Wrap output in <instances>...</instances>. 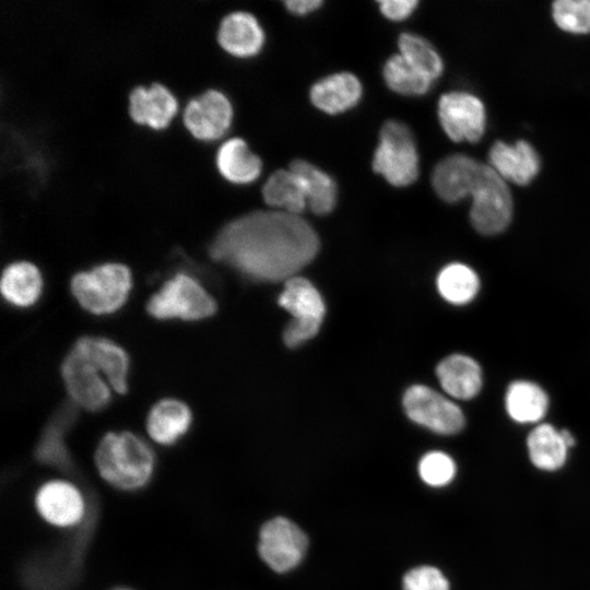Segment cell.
I'll return each mask as SVG.
<instances>
[{
	"mask_svg": "<svg viewBox=\"0 0 590 590\" xmlns=\"http://www.w3.org/2000/svg\"><path fill=\"white\" fill-rule=\"evenodd\" d=\"M319 238L300 215L253 211L224 225L210 256L241 275L261 282L287 281L317 255Z\"/></svg>",
	"mask_w": 590,
	"mask_h": 590,
	"instance_id": "6da1fadb",
	"label": "cell"
},
{
	"mask_svg": "<svg viewBox=\"0 0 590 590\" xmlns=\"http://www.w3.org/2000/svg\"><path fill=\"white\" fill-rule=\"evenodd\" d=\"M102 479L120 491H138L152 479L155 456L151 447L138 435L108 432L99 440L94 455Z\"/></svg>",
	"mask_w": 590,
	"mask_h": 590,
	"instance_id": "7a4b0ae2",
	"label": "cell"
},
{
	"mask_svg": "<svg viewBox=\"0 0 590 590\" xmlns=\"http://www.w3.org/2000/svg\"><path fill=\"white\" fill-rule=\"evenodd\" d=\"M70 286L72 295L86 311L108 315L117 311L127 302L132 278L125 264L106 262L78 272L71 279Z\"/></svg>",
	"mask_w": 590,
	"mask_h": 590,
	"instance_id": "3957f363",
	"label": "cell"
},
{
	"mask_svg": "<svg viewBox=\"0 0 590 590\" xmlns=\"http://www.w3.org/2000/svg\"><path fill=\"white\" fill-rule=\"evenodd\" d=\"M374 170L394 187L412 185L420 174V156L411 129L402 121H386L373 157Z\"/></svg>",
	"mask_w": 590,
	"mask_h": 590,
	"instance_id": "277c9868",
	"label": "cell"
},
{
	"mask_svg": "<svg viewBox=\"0 0 590 590\" xmlns=\"http://www.w3.org/2000/svg\"><path fill=\"white\" fill-rule=\"evenodd\" d=\"M146 310L160 320L197 321L214 315L216 302L197 279L177 273L151 296Z\"/></svg>",
	"mask_w": 590,
	"mask_h": 590,
	"instance_id": "5b68a950",
	"label": "cell"
},
{
	"mask_svg": "<svg viewBox=\"0 0 590 590\" xmlns=\"http://www.w3.org/2000/svg\"><path fill=\"white\" fill-rule=\"evenodd\" d=\"M279 305L292 315V320L283 332L287 346L296 347L318 333L326 306L310 281L297 275L285 281Z\"/></svg>",
	"mask_w": 590,
	"mask_h": 590,
	"instance_id": "8992f818",
	"label": "cell"
},
{
	"mask_svg": "<svg viewBox=\"0 0 590 590\" xmlns=\"http://www.w3.org/2000/svg\"><path fill=\"white\" fill-rule=\"evenodd\" d=\"M471 198L470 221L480 234L497 235L508 227L514 211L511 193L489 165H484Z\"/></svg>",
	"mask_w": 590,
	"mask_h": 590,
	"instance_id": "52a82bcc",
	"label": "cell"
},
{
	"mask_svg": "<svg viewBox=\"0 0 590 590\" xmlns=\"http://www.w3.org/2000/svg\"><path fill=\"white\" fill-rule=\"evenodd\" d=\"M61 377L76 406L98 412L111 402V388L93 362L75 344L61 364Z\"/></svg>",
	"mask_w": 590,
	"mask_h": 590,
	"instance_id": "ba28073f",
	"label": "cell"
},
{
	"mask_svg": "<svg viewBox=\"0 0 590 590\" xmlns=\"http://www.w3.org/2000/svg\"><path fill=\"white\" fill-rule=\"evenodd\" d=\"M403 408L410 420L440 435H453L464 426L461 409L436 390L415 385L403 397Z\"/></svg>",
	"mask_w": 590,
	"mask_h": 590,
	"instance_id": "9c48e42d",
	"label": "cell"
},
{
	"mask_svg": "<svg viewBox=\"0 0 590 590\" xmlns=\"http://www.w3.org/2000/svg\"><path fill=\"white\" fill-rule=\"evenodd\" d=\"M307 544L306 534L296 523L275 517L261 527L258 553L272 570L286 573L303 560Z\"/></svg>",
	"mask_w": 590,
	"mask_h": 590,
	"instance_id": "30bf717a",
	"label": "cell"
},
{
	"mask_svg": "<svg viewBox=\"0 0 590 590\" xmlns=\"http://www.w3.org/2000/svg\"><path fill=\"white\" fill-rule=\"evenodd\" d=\"M439 123L455 142H477L486 129V110L475 95L452 91L440 96L437 106Z\"/></svg>",
	"mask_w": 590,
	"mask_h": 590,
	"instance_id": "8fae6325",
	"label": "cell"
},
{
	"mask_svg": "<svg viewBox=\"0 0 590 590\" xmlns=\"http://www.w3.org/2000/svg\"><path fill=\"white\" fill-rule=\"evenodd\" d=\"M35 507L44 521L63 529L79 526L86 514L83 494L66 480L42 484L35 494Z\"/></svg>",
	"mask_w": 590,
	"mask_h": 590,
	"instance_id": "7c38bea8",
	"label": "cell"
},
{
	"mask_svg": "<svg viewBox=\"0 0 590 590\" xmlns=\"http://www.w3.org/2000/svg\"><path fill=\"white\" fill-rule=\"evenodd\" d=\"M233 108L225 94L209 88L190 98L182 113L186 128L198 139L220 138L229 128Z\"/></svg>",
	"mask_w": 590,
	"mask_h": 590,
	"instance_id": "4fadbf2b",
	"label": "cell"
},
{
	"mask_svg": "<svg viewBox=\"0 0 590 590\" xmlns=\"http://www.w3.org/2000/svg\"><path fill=\"white\" fill-rule=\"evenodd\" d=\"M485 164L464 154L442 158L432 174V186L444 201L456 203L471 197Z\"/></svg>",
	"mask_w": 590,
	"mask_h": 590,
	"instance_id": "5bb4252c",
	"label": "cell"
},
{
	"mask_svg": "<svg viewBox=\"0 0 590 590\" xmlns=\"http://www.w3.org/2000/svg\"><path fill=\"white\" fill-rule=\"evenodd\" d=\"M489 166L506 181L529 185L540 173L541 160L527 141L515 143L496 141L488 152Z\"/></svg>",
	"mask_w": 590,
	"mask_h": 590,
	"instance_id": "9a60e30c",
	"label": "cell"
},
{
	"mask_svg": "<svg viewBox=\"0 0 590 590\" xmlns=\"http://www.w3.org/2000/svg\"><path fill=\"white\" fill-rule=\"evenodd\" d=\"M74 344L93 362L113 390L127 393L130 359L120 345L99 337H82Z\"/></svg>",
	"mask_w": 590,
	"mask_h": 590,
	"instance_id": "2e32d148",
	"label": "cell"
},
{
	"mask_svg": "<svg viewBox=\"0 0 590 590\" xmlns=\"http://www.w3.org/2000/svg\"><path fill=\"white\" fill-rule=\"evenodd\" d=\"M217 40L222 48L236 57H252L264 44V33L258 20L245 11H235L220 22Z\"/></svg>",
	"mask_w": 590,
	"mask_h": 590,
	"instance_id": "e0dca14e",
	"label": "cell"
},
{
	"mask_svg": "<svg viewBox=\"0 0 590 590\" xmlns=\"http://www.w3.org/2000/svg\"><path fill=\"white\" fill-rule=\"evenodd\" d=\"M177 109L173 93L161 83L135 86L129 94V114L139 123L164 128Z\"/></svg>",
	"mask_w": 590,
	"mask_h": 590,
	"instance_id": "ac0fdd59",
	"label": "cell"
},
{
	"mask_svg": "<svg viewBox=\"0 0 590 590\" xmlns=\"http://www.w3.org/2000/svg\"><path fill=\"white\" fill-rule=\"evenodd\" d=\"M363 87L359 79L350 72H338L317 81L309 97L315 107L335 115L354 107L361 99Z\"/></svg>",
	"mask_w": 590,
	"mask_h": 590,
	"instance_id": "d6986e66",
	"label": "cell"
},
{
	"mask_svg": "<svg viewBox=\"0 0 590 590\" xmlns=\"http://www.w3.org/2000/svg\"><path fill=\"white\" fill-rule=\"evenodd\" d=\"M436 375L442 390L458 400H470L482 389L481 366L474 358L463 354H452L444 358L437 365Z\"/></svg>",
	"mask_w": 590,
	"mask_h": 590,
	"instance_id": "ffe728a7",
	"label": "cell"
},
{
	"mask_svg": "<svg viewBox=\"0 0 590 590\" xmlns=\"http://www.w3.org/2000/svg\"><path fill=\"white\" fill-rule=\"evenodd\" d=\"M192 423L189 406L177 399H163L155 403L146 418L149 436L163 446H170L186 435Z\"/></svg>",
	"mask_w": 590,
	"mask_h": 590,
	"instance_id": "44dd1931",
	"label": "cell"
},
{
	"mask_svg": "<svg viewBox=\"0 0 590 590\" xmlns=\"http://www.w3.org/2000/svg\"><path fill=\"white\" fill-rule=\"evenodd\" d=\"M72 401L62 403L54 413L43 430L35 455L44 463L57 467H68V453L64 435L78 417V409Z\"/></svg>",
	"mask_w": 590,
	"mask_h": 590,
	"instance_id": "7402d4cb",
	"label": "cell"
},
{
	"mask_svg": "<svg viewBox=\"0 0 590 590\" xmlns=\"http://www.w3.org/2000/svg\"><path fill=\"white\" fill-rule=\"evenodd\" d=\"M1 294L12 306H33L43 292V276L38 268L28 261L12 262L2 272Z\"/></svg>",
	"mask_w": 590,
	"mask_h": 590,
	"instance_id": "603a6c76",
	"label": "cell"
},
{
	"mask_svg": "<svg viewBox=\"0 0 590 590\" xmlns=\"http://www.w3.org/2000/svg\"><path fill=\"white\" fill-rule=\"evenodd\" d=\"M215 163L220 174L234 184H249L261 173L262 163L240 138L225 140L216 151Z\"/></svg>",
	"mask_w": 590,
	"mask_h": 590,
	"instance_id": "cb8c5ba5",
	"label": "cell"
},
{
	"mask_svg": "<svg viewBox=\"0 0 590 590\" xmlns=\"http://www.w3.org/2000/svg\"><path fill=\"white\" fill-rule=\"evenodd\" d=\"M527 450L531 463L536 469L555 472L565 465L569 447L560 430L548 423H540L527 437Z\"/></svg>",
	"mask_w": 590,
	"mask_h": 590,
	"instance_id": "d4e9b609",
	"label": "cell"
},
{
	"mask_svg": "<svg viewBox=\"0 0 590 590\" xmlns=\"http://www.w3.org/2000/svg\"><path fill=\"white\" fill-rule=\"evenodd\" d=\"M505 408L514 422L536 424L548 410V397L538 384L529 380H516L506 390Z\"/></svg>",
	"mask_w": 590,
	"mask_h": 590,
	"instance_id": "484cf974",
	"label": "cell"
},
{
	"mask_svg": "<svg viewBox=\"0 0 590 590\" xmlns=\"http://www.w3.org/2000/svg\"><path fill=\"white\" fill-rule=\"evenodd\" d=\"M262 197L272 210L299 215L307 208L304 184L290 167L269 176L262 187Z\"/></svg>",
	"mask_w": 590,
	"mask_h": 590,
	"instance_id": "4316f807",
	"label": "cell"
},
{
	"mask_svg": "<svg viewBox=\"0 0 590 590\" xmlns=\"http://www.w3.org/2000/svg\"><path fill=\"white\" fill-rule=\"evenodd\" d=\"M290 168L300 177L304 184L307 208L317 215L331 213L338 200V188L333 178L304 160H295Z\"/></svg>",
	"mask_w": 590,
	"mask_h": 590,
	"instance_id": "83f0119b",
	"label": "cell"
},
{
	"mask_svg": "<svg viewBox=\"0 0 590 590\" xmlns=\"http://www.w3.org/2000/svg\"><path fill=\"white\" fill-rule=\"evenodd\" d=\"M436 283L441 297L453 305L470 303L480 290V279L475 271L459 262L442 268Z\"/></svg>",
	"mask_w": 590,
	"mask_h": 590,
	"instance_id": "f1b7e54d",
	"label": "cell"
},
{
	"mask_svg": "<svg viewBox=\"0 0 590 590\" xmlns=\"http://www.w3.org/2000/svg\"><path fill=\"white\" fill-rule=\"evenodd\" d=\"M382 72L387 86L401 95H424L434 84L433 80L414 68L400 54L391 56L386 61Z\"/></svg>",
	"mask_w": 590,
	"mask_h": 590,
	"instance_id": "f546056e",
	"label": "cell"
},
{
	"mask_svg": "<svg viewBox=\"0 0 590 590\" xmlns=\"http://www.w3.org/2000/svg\"><path fill=\"white\" fill-rule=\"evenodd\" d=\"M399 54L434 82L444 71V62L436 48L424 37L402 33L398 39Z\"/></svg>",
	"mask_w": 590,
	"mask_h": 590,
	"instance_id": "4dcf8cb0",
	"label": "cell"
},
{
	"mask_svg": "<svg viewBox=\"0 0 590 590\" xmlns=\"http://www.w3.org/2000/svg\"><path fill=\"white\" fill-rule=\"evenodd\" d=\"M555 24L571 34L590 33V0H558L552 5Z\"/></svg>",
	"mask_w": 590,
	"mask_h": 590,
	"instance_id": "1f68e13d",
	"label": "cell"
},
{
	"mask_svg": "<svg viewBox=\"0 0 590 590\" xmlns=\"http://www.w3.org/2000/svg\"><path fill=\"white\" fill-rule=\"evenodd\" d=\"M457 474L455 460L444 451H429L418 462L421 480L432 487H444L450 484Z\"/></svg>",
	"mask_w": 590,
	"mask_h": 590,
	"instance_id": "d6a6232c",
	"label": "cell"
},
{
	"mask_svg": "<svg viewBox=\"0 0 590 590\" xmlns=\"http://www.w3.org/2000/svg\"><path fill=\"white\" fill-rule=\"evenodd\" d=\"M402 590H450V583L439 568L423 565L404 575Z\"/></svg>",
	"mask_w": 590,
	"mask_h": 590,
	"instance_id": "836d02e7",
	"label": "cell"
},
{
	"mask_svg": "<svg viewBox=\"0 0 590 590\" xmlns=\"http://www.w3.org/2000/svg\"><path fill=\"white\" fill-rule=\"evenodd\" d=\"M417 4L415 0H384L379 2V10L391 21H402L414 12Z\"/></svg>",
	"mask_w": 590,
	"mask_h": 590,
	"instance_id": "e575fe53",
	"label": "cell"
},
{
	"mask_svg": "<svg viewBox=\"0 0 590 590\" xmlns=\"http://www.w3.org/2000/svg\"><path fill=\"white\" fill-rule=\"evenodd\" d=\"M284 4L292 14L306 15L319 9L322 2L319 0H288Z\"/></svg>",
	"mask_w": 590,
	"mask_h": 590,
	"instance_id": "d590c367",
	"label": "cell"
},
{
	"mask_svg": "<svg viewBox=\"0 0 590 590\" xmlns=\"http://www.w3.org/2000/svg\"><path fill=\"white\" fill-rule=\"evenodd\" d=\"M560 433L567 446L569 448L573 447L575 445V437L573 434L567 429H562Z\"/></svg>",
	"mask_w": 590,
	"mask_h": 590,
	"instance_id": "8d00e7d4",
	"label": "cell"
},
{
	"mask_svg": "<svg viewBox=\"0 0 590 590\" xmlns=\"http://www.w3.org/2000/svg\"><path fill=\"white\" fill-rule=\"evenodd\" d=\"M111 590H134V589L129 588V587H117V588H114Z\"/></svg>",
	"mask_w": 590,
	"mask_h": 590,
	"instance_id": "74e56055",
	"label": "cell"
}]
</instances>
